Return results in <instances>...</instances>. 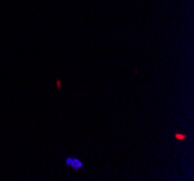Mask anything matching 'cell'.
Wrapping results in <instances>:
<instances>
[{
  "mask_svg": "<svg viewBox=\"0 0 194 181\" xmlns=\"http://www.w3.org/2000/svg\"><path fill=\"white\" fill-rule=\"evenodd\" d=\"M64 164H65V167H68L73 171H80L84 167V162L81 161L80 158H77V156H67L64 159Z\"/></svg>",
  "mask_w": 194,
  "mask_h": 181,
  "instance_id": "1",
  "label": "cell"
},
{
  "mask_svg": "<svg viewBox=\"0 0 194 181\" xmlns=\"http://www.w3.org/2000/svg\"><path fill=\"white\" fill-rule=\"evenodd\" d=\"M174 138H175V139H178V141H181V139H186V138H187V135H182V133H175Z\"/></svg>",
  "mask_w": 194,
  "mask_h": 181,
  "instance_id": "2",
  "label": "cell"
},
{
  "mask_svg": "<svg viewBox=\"0 0 194 181\" xmlns=\"http://www.w3.org/2000/svg\"><path fill=\"white\" fill-rule=\"evenodd\" d=\"M57 89H61V81L60 80H57Z\"/></svg>",
  "mask_w": 194,
  "mask_h": 181,
  "instance_id": "3",
  "label": "cell"
}]
</instances>
